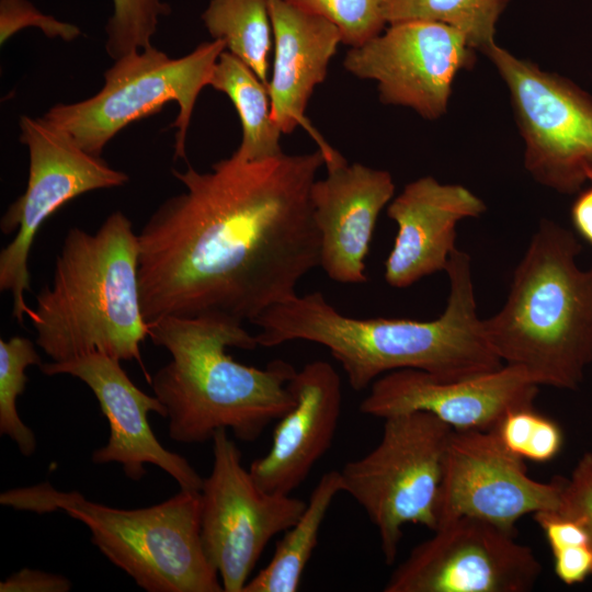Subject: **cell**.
<instances>
[{
	"instance_id": "cell-1",
	"label": "cell",
	"mask_w": 592,
	"mask_h": 592,
	"mask_svg": "<svg viewBox=\"0 0 592 592\" xmlns=\"http://www.w3.org/2000/svg\"><path fill=\"white\" fill-rule=\"evenodd\" d=\"M325 164L318 149L248 162L230 156L207 172L173 169L185 191L137 234L147 323L206 315L251 322L297 295L320 264L310 192Z\"/></svg>"
},
{
	"instance_id": "cell-2",
	"label": "cell",
	"mask_w": 592,
	"mask_h": 592,
	"mask_svg": "<svg viewBox=\"0 0 592 592\" xmlns=\"http://www.w3.org/2000/svg\"><path fill=\"white\" fill-rule=\"evenodd\" d=\"M445 271L449 296L434 320L352 318L338 311L322 293L312 292L275 304L252 320L259 328L258 344L272 348L295 340L320 344L340 363L356 391L403 368L443 380L498 369L503 362L477 315L469 255L456 248Z\"/></svg>"
},
{
	"instance_id": "cell-3",
	"label": "cell",
	"mask_w": 592,
	"mask_h": 592,
	"mask_svg": "<svg viewBox=\"0 0 592 592\" xmlns=\"http://www.w3.org/2000/svg\"><path fill=\"white\" fill-rule=\"evenodd\" d=\"M243 322L221 315L162 317L149 325V338L171 360L150 383L166 407L169 436L203 443L221 429L236 439L255 441L295 403L288 384L296 368L276 358L259 368L235 361L227 348L259 346Z\"/></svg>"
},
{
	"instance_id": "cell-4",
	"label": "cell",
	"mask_w": 592,
	"mask_h": 592,
	"mask_svg": "<svg viewBox=\"0 0 592 592\" xmlns=\"http://www.w3.org/2000/svg\"><path fill=\"white\" fill-rule=\"evenodd\" d=\"M137 234L121 210L89 232L70 228L53 280L27 317L35 343L53 362L90 353L140 362L149 335L139 289Z\"/></svg>"
},
{
	"instance_id": "cell-5",
	"label": "cell",
	"mask_w": 592,
	"mask_h": 592,
	"mask_svg": "<svg viewBox=\"0 0 592 592\" xmlns=\"http://www.w3.org/2000/svg\"><path fill=\"white\" fill-rule=\"evenodd\" d=\"M581 250L572 232L543 219L506 301L483 320L494 353L538 386L577 389L592 362V266L577 265Z\"/></svg>"
},
{
	"instance_id": "cell-6",
	"label": "cell",
	"mask_w": 592,
	"mask_h": 592,
	"mask_svg": "<svg viewBox=\"0 0 592 592\" xmlns=\"http://www.w3.org/2000/svg\"><path fill=\"white\" fill-rule=\"evenodd\" d=\"M0 503L36 513L60 510L82 522L92 544L145 591H224L202 545L198 490L180 489L159 504L128 510L45 482L4 491Z\"/></svg>"
},
{
	"instance_id": "cell-7",
	"label": "cell",
	"mask_w": 592,
	"mask_h": 592,
	"mask_svg": "<svg viewBox=\"0 0 592 592\" xmlns=\"http://www.w3.org/2000/svg\"><path fill=\"white\" fill-rule=\"evenodd\" d=\"M384 420L378 444L340 470L343 492L376 527L382 555L391 565L407 524L434 531L445 455L453 429L414 411Z\"/></svg>"
},
{
	"instance_id": "cell-8",
	"label": "cell",
	"mask_w": 592,
	"mask_h": 592,
	"mask_svg": "<svg viewBox=\"0 0 592 592\" xmlns=\"http://www.w3.org/2000/svg\"><path fill=\"white\" fill-rule=\"evenodd\" d=\"M221 39L204 42L190 54L171 58L153 46L133 52L104 72V86L93 96L59 103L44 115L67 130L91 155L101 157L106 144L129 123L159 112L171 101L179 105L174 158L185 159V141L196 100L209 86Z\"/></svg>"
},
{
	"instance_id": "cell-9",
	"label": "cell",
	"mask_w": 592,
	"mask_h": 592,
	"mask_svg": "<svg viewBox=\"0 0 592 592\" xmlns=\"http://www.w3.org/2000/svg\"><path fill=\"white\" fill-rule=\"evenodd\" d=\"M20 141L29 150V179L24 193L0 220L2 234L16 230L0 253V289L11 294L12 316L23 325L31 309L25 301V292L31 289L29 258L43 224L79 195L122 186L129 177L86 151L44 116L20 117Z\"/></svg>"
},
{
	"instance_id": "cell-10",
	"label": "cell",
	"mask_w": 592,
	"mask_h": 592,
	"mask_svg": "<svg viewBox=\"0 0 592 592\" xmlns=\"http://www.w3.org/2000/svg\"><path fill=\"white\" fill-rule=\"evenodd\" d=\"M483 53L509 89L527 172L559 193L579 192L592 175V96L497 43Z\"/></svg>"
},
{
	"instance_id": "cell-11",
	"label": "cell",
	"mask_w": 592,
	"mask_h": 592,
	"mask_svg": "<svg viewBox=\"0 0 592 592\" xmlns=\"http://www.w3.org/2000/svg\"><path fill=\"white\" fill-rule=\"evenodd\" d=\"M212 442L213 466L201 489L202 545L224 591L242 592L269 542L296 522L307 502L262 490L227 430Z\"/></svg>"
},
{
	"instance_id": "cell-12",
	"label": "cell",
	"mask_w": 592,
	"mask_h": 592,
	"mask_svg": "<svg viewBox=\"0 0 592 592\" xmlns=\"http://www.w3.org/2000/svg\"><path fill=\"white\" fill-rule=\"evenodd\" d=\"M394 570L384 592H527L542 572L515 532L462 516L440 525Z\"/></svg>"
},
{
	"instance_id": "cell-13",
	"label": "cell",
	"mask_w": 592,
	"mask_h": 592,
	"mask_svg": "<svg viewBox=\"0 0 592 592\" xmlns=\"http://www.w3.org/2000/svg\"><path fill=\"white\" fill-rule=\"evenodd\" d=\"M474 50L452 26L406 21L351 47L343 67L357 78L377 81L380 102L437 119L447 110L456 75L474 65Z\"/></svg>"
},
{
	"instance_id": "cell-14",
	"label": "cell",
	"mask_w": 592,
	"mask_h": 592,
	"mask_svg": "<svg viewBox=\"0 0 592 592\" xmlns=\"http://www.w3.org/2000/svg\"><path fill=\"white\" fill-rule=\"evenodd\" d=\"M563 482V478L549 482L531 478L524 459L504 445L497 429L453 430L437 498L436 528L469 516L516 532L515 524L524 515L558 509Z\"/></svg>"
},
{
	"instance_id": "cell-15",
	"label": "cell",
	"mask_w": 592,
	"mask_h": 592,
	"mask_svg": "<svg viewBox=\"0 0 592 592\" xmlns=\"http://www.w3.org/2000/svg\"><path fill=\"white\" fill-rule=\"evenodd\" d=\"M538 385L517 365L443 380L415 368L387 373L371 386L362 413L385 419L429 412L456 431L496 430L515 410L534 408Z\"/></svg>"
},
{
	"instance_id": "cell-16",
	"label": "cell",
	"mask_w": 592,
	"mask_h": 592,
	"mask_svg": "<svg viewBox=\"0 0 592 592\" xmlns=\"http://www.w3.org/2000/svg\"><path fill=\"white\" fill-rule=\"evenodd\" d=\"M119 362L102 353H90L42 363L39 368L47 376H73L94 394L110 425L107 443L92 453L94 464L118 463L134 481L147 474V464L155 465L171 476L180 489L201 491L204 479L183 456L163 447L149 425L148 414L156 412L167 418L166 407L156 396L139 389Z\"/></svg>"
},
{
	"instance_id": "cell-17",
	"label": "cell",
	"mask_w": 592,
	"mask_h": 592,
	"mask_svg": "<svg viewBox=\"0 0 592 592\" xmlns=\"http://www.w3.org/2000/svg\"><path fill=\"white\" fill-rule=\"evenodd\" d=\"M395 192L391 174L346 160L327 168L312 184L310 198L320 235V264L342 284L367 281L365 260L383 208Z\"/></svg>"
},
{
	"instance_id": "cell-18",
	"label": "cell",
	"mask_w": 592,
	"mask_h": 592,
	"mask_svg": "<svg viewBox=\"0 0 592 592\" xmlns=\"http://www.w3.org/2000/svg\"><path fill=\"white\" fill-rule=\"evenodd\" d=\"M288 387L295 403L277 421L269 451L249 467L264 491L291 494L330 448L342 410L335 368L317 360L296 371Z\"/></svg>"
},
{
	"instance_id": "cell-19",
	"label": "cell",
	"mask_w": 592,
	"mask_h": 592,
	"mask_svg": "<svg viewBox=\"0 0 592 592\" xmlns=\"http://www.w3.org/2000/svg\"><path fill=\"white\" fill-rule=\"evenodd\" d=\"M485 210L483 201L460 184H443L430 175L408 183L387 207L398 230L385 261V281L406 288L445 271L456 249L457 224Z\"/></svg>"
},
{
	"instance_id": "cell-20",
	"label": "cell",
	"mask_w": 592,
	"mask_h": 592,
	"mask_svg": "<svg viewBox=\"0 0 592 592\" xmlns=\"http://www.w3.org/2000/svg\"><path fill=\"white\" fill-rule=\"evenodd\" d=\"M273 30L274 61L267 92L271 115L283 134L298 125L314 137L326 167L344 158L328 145L305 116L315 88L327 77L328 65L342 43L338 27L285 0H267Z\"/></svg>"
},
{
	"instance_id": "cell-21",
	"label": "cell",
	"mask_w": 592,
	"mask_h": 592,
	"mask_svg": "<svg viewBox=\"0 0 592 592\" xmlns=\"http://www.w3.org/2000/svg\"><path fill=\"white\" fill-rule=\"evenodd\" d=\"M343 492L340 470L325 473L306 508L284 532L270 562L251 578L242 592H296L318 544L319 532L334 498Z\"/></svg>"
},
{
	"instance_id": "cell-22",
	"label": "cell",
	"mask_w": 592,
	"mask_h": 592,
	"mask_svg": "<svg viewBox=\"0 0 592 592\" xmlns=\"http://www.w3.org/2000/svg\"><path fill=\"white\" fill-rule=\"evenodd\" d=\"M209 86L230 99L241 122V141L231 157L248 162L283 153L280 144L283 133L272 119L267 87L250 67L225 49Z\"/></svg>"
},
{
	"instance_id": "cell-23",
	"label": "cell",
	"mask_w": 592,
	"mask_h": 592,
	"mask_svg": "<svg viewBox=\"0 0 592 592\" xmlns=\"http://www.w3.org/2000/svg\"><path fill=\"white\" fill-rule=\"evenodd\" d=\"M202 20L213 39H221L267 87L273 41L267 0H212Z\"/></svg>"
},
{
	"instance_id": "cell-24",
	"label": "cell",
	"mask_w": 592,
	"mask_h": 592,
	"mask_svg": "<svg viewBox=\"0 0 592 592\" xmlns=\"http://www.w3.org/2000/svg\"><path fill=\"white\" fill-rule=\"evenodd\" d=\"M509 0H385L387 23L428 21L459 31L474 49L494 44L496 24Z\"/></svg>"
},
{
	"instance_id": "cell-25",
	"label": "cell",
	"mask_w": 592,
	"mask_h": 592,
	"mask_svg": "<svg viewBox=\"0 0 592 592\" xmlns=\"http://www.w3.org/2000/svg\"><path fill=\"white\" fill-rule=\"evenodd\" d=\"M41 364L39 354L30 339L14 335L0 340V434L15 442L25 457L34 454L36 437L20 418L16 399L25 390L26 368Z\"/></svg>"
},
{
	"instance_id": "cell-26",
	"label": "cell",
	"mask_w": 592,
	"mask_h": 592,
	"mask_svg": "<svg viewBox=\"0 0 592 592\" xmlns=\"http://www.w3.org/2000/svg\"><path fill=\"white\" fill-rule=\"evenodd\" d=\"M114 11L109 19L106 53L114 60L148 48L156 33L160 16L168 15L171 8L161 0H112Z\"/></svg>"
},
{
	"instance_id": "cell-27",
	"label": "cell",
	"mask_w": 592,
	"mask_h": 592,
	"mask_svg": "<svg viewBox=\"0 0 592 592\" xmlns=\"http://www.w3.org/2000/svg\"><path fill=\"white\" fill-rule=\"evenodd\" d=\"M334 24L342 43L356 47L380 34L385 0H285Z\"/></svg>"
},
{
	"instance_id": "cell-28",
	"label": "cell",
	"mask_w": 592,
	"mask_h": 592,
	"mask_svg": "<svg viewBox=\"0 0 592 592\" xmlns=\"http://www.w3.org/2000/svg\"><path fill=\"white\" fill-rule=\"evenodd\" d=\"M27 26L38 27L47 37L66 42L76 39L81 33L78 26L42 13L27 0H0L1 45Z\"/></svg>"
},
{
	"instance_id": "cell-29",
	"label": "cell",
	"mask_w": 592,
	"mask_h": 592,
	"mask_svg": "<svg viewBox=\"0 0 592 592\" xmlns=\"http://www.w3.org/2000/svg\"><path fill=\"white\" fill-rule=\"evenodd\" d=\"M556 511L580 523L592 545V453H585L576 465L570 479H565Z\"/></svg>"
},
{
	"instance_id": "cell-30",
	"label": "cell",
	"mask_w": 592,
	"mask_h": 592,
	"mask_svg": "<svg viewBox=\"0 0 592 592\" xmlns=\"http://www.w3.org/2000/svg\"><path fill=\"white\" fill-rule=\"evenodd\" d=\"M555 572L560 581L572 585L592 574V546L573 544L551 549Z\"/></svg>"
},
{
	"instance_id": "cell-31",
	"label": "cell",
	"mask_w": 592,
	"mask_h": 592,
	"mask_svg": "<svg viewBox=\"0 0 592 592\" xmlns=\"http://www.w3.org/2000/svg\"><path fill=\"white\" fill-rule=\"evenodd\" d=\"M71 582L64 576L23 568L0 582L1 592H67Z\"/></svg>"
},
{
	"instance_id": "cell-32",
	"label": "cell",
	"mask_w": 592,
	"mask_h": 592,
	"mask_svg": "<svg viewBox=\"0 0 592 592\" xmlns=\"http://www.w3.org/2000/svg\"><path fill=\"white\" fill-rule=\"evenodd\" d=\"M561 445L562 433L559 425L539 414L523 458L538 463L548 462L559 453Z\"/></svg>"
},
{
	"instance_id": "cell-33",
	"label": "cell",
	"mask_w": 592,
	"mask_h": 592,
	"mask_svg": "<svg viewBox=\"0 0 592 592\" xmlns=\"http://www.w3.org/2000/svg\"><path fill=\"white\" fill-rule=\"evenodd\" d=\"M591 186L580 192L571 207V220L578 234L592 246V175Z\"/></svg>"
}]
</instances>
